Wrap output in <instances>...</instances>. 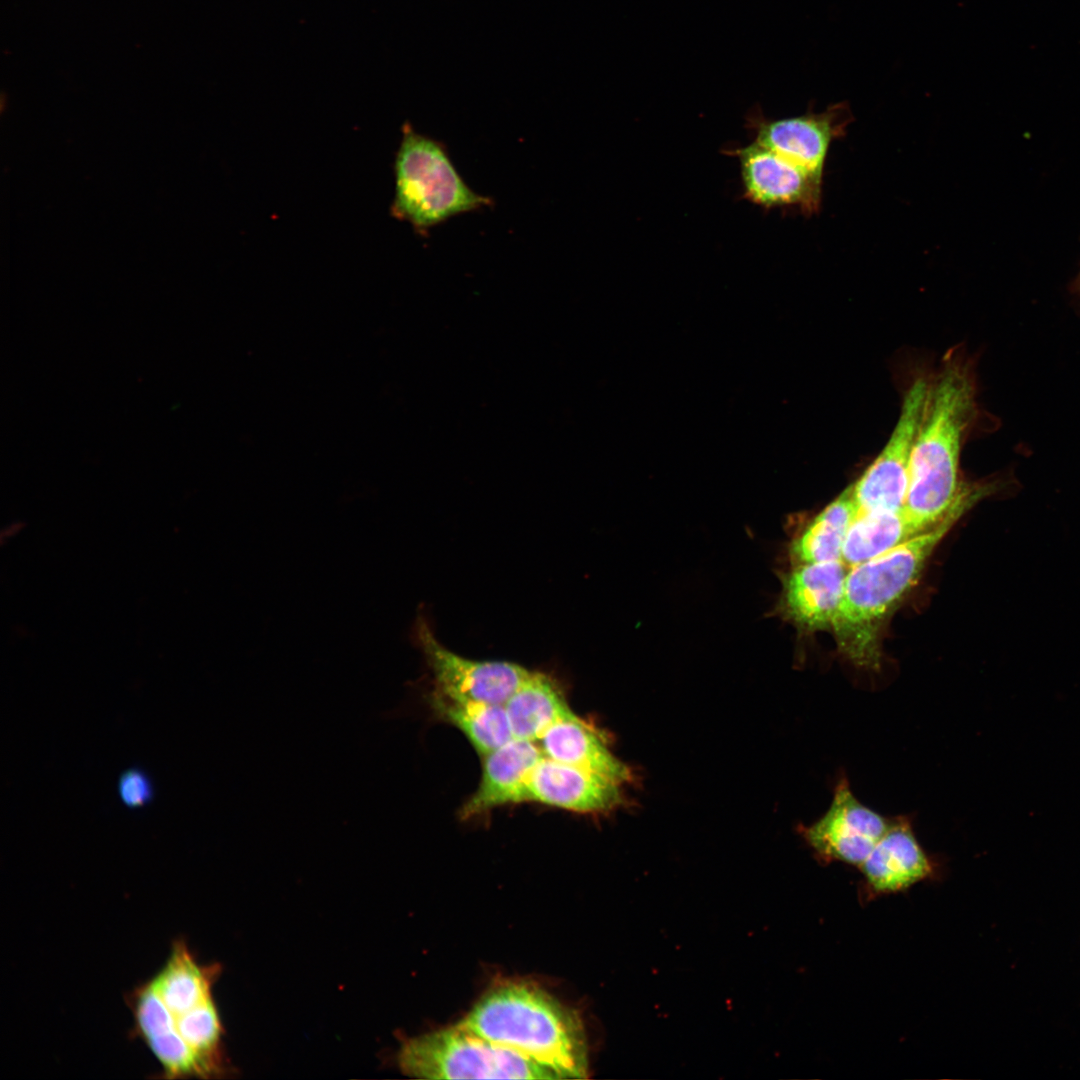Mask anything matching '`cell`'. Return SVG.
Listing matches in <instances>:
<instances>
[{"label":"cell","mask_w":1080,"mask_h":1080,"mask_svg":"<svg viewBox=\"0 0 1080 1080\" xmlns=\"http://www.w3.org/2000/svg\"><path fill=\"white\" fill-rule=\"evenodd\" d=\"M219 972L217 964H201L179 938L159 971L128 993L133 1033L158 1060L161 1077L225 1074L223 1027L212 992Z\"/></svg>","instance_id":"6da1fadb"},{"label":"cell","mask_w":1080,"mask_h":1080,"mask_svg":"<svg viewBox=\"0 0 1080 1080\" xmlns=\"http://www.w3.org/2000/svg\"><path fill=\"white\" fill-rule=\"evenodd\" d=\"M978 419L974 360L955 346L930 374L912 445L904 511L919 533L938 524L961 496L981 484L960 475L961 452Z\"/></svg>","instance_id":"7a4b0ae2"},{"label":"cell","mask_w":1080,"mask_h":1080,"mask_svg":"<svg viewBox=\"0 0 1080 1080\" xmlns=\"http://www.w3.org/2000/svg\"><path fill=\"white\" fill-rule=\"evenodd\" d=\"M979 486L961 496L945 517L891 550L848 569L831 629L839 652L854 666L878 670L887 616L917 582L928 559L958 520L984 497Z\"/></svg>","instance_id":"3957f363"},{"label":"cell","mask_w":1080,"mask_h":1080,"mask_svg":"<svg viewBox=\"0 0 1080 1080\" xmlns=\"http://www.w3.org/2000/svg\"><path fill=\"white\" fill-rule=\"evenodd\" d=\"M460 1023L524 1054L559 1079L588 1077L589 1048L580 1017L536 986L501 985L483 996Z\"/></svg>","instance_id":"277c9868"},{"label":"cell","mask_w":1080,"mask_h":1080,"mask_svg":"<svg viewBox=\"0 0 1080 1080\" xmlns=\"http://www.w3.org/2000/svg\"><path fill=\"white\" fill-rule=\"evenodd\" d=\"M394 175L391 214L422 236L454 216L493 205L490 197L465 183L442 142L418 133L408 122L402 126Z\"/></svg>","instance_id":"5b68a950"},{"label":"cell","mask_w":1080,"mask_h":1080,"mask_svg":"<svg viewBox=\"0 0 1080 1080\" xmlns=\"http://www.w3.org/2000/svg\"><path fill=\"white\" fill-rule=\"evenodd\" d=\"M398 1062L402 1072L422 1079H559L524 1054L460 1022L406 1041Z\"/></svg>","instance_id":"8992f818"},{"label":"cell","mask_w":1080,"mask_h":1080,"mask_svg":"<svg viewBox=\"0 0 1080 1080\" xmlns=\"http://www.w3.org/2000/svg\"><path fill=\"white\" fill-rule=\"evenodd\" d=\"M930 374L931 372H920L913 376L903 392L900 414L888 441L852 484L857 514L904 508L912 445L928 391Z\"/></svg>","instance_id":"52a82bcc"},{"label":"cell","mask_w":1080,"mask_h":1080,"mask_svg":"<svg viewBox=\"0 0 1080 1080\" xmlns=\"http://www.w3.org/2000/svg\"><path fill=\"white\" fill-rule=\"evenodd\" d=\"M890 819L863 804L847 777L841 775L826 812L801 832L821 862L859 867L885 833Z\"/></svg>","instance_id":"ba28073f"},{"label":"cell","mask_w":1080,"mask_h":1080,"mask_svg":"<svg viewBox=\"0 0 1080 1080\" xmlns=\"http://www.w3.org/2000/svg\"><path fill=\"white\" fill-rule=\"evenodd\" d=\"M853 121L850 105L838 102L821 112L767 119L759 107L749 112L748 127L754 141L785 157L823 180L826 157L832 142L845 134Z\"/></svg>","instance_id":"9c48e42d"},{"label":"cell","mask_w":1080,"mask_h":1080,"mask_svg":"<svg viewBox=\"0 0 1080 1080\" xmlns=\"http://www.w3.org/2000/svg\"><path fill=\"white\" fill-rule=\"evenodd\" d=\"M416 632L435 689L444 694L503 705L529 673L516 663L479 661L454 653L438 641L423 618Z\"/></svg>","instance_id":"30bf717a"},{"label":"cell","mask_w":1080,"mask_h":1080,"mask_svg":"<svg viewBox=\"0 0 1080 1080\" xmlns=\"http://www.w3.org/2000/svg\"><path fill=\"white\" fill-rule=\"evenodd\" d=\"M727 152L739 161L747 200L763 208L797 207L808 214L819 210L822 179L755 141Z\"/></svg>","instance_id":"8fae6325"},{"label":"cell","mask_w":1080,"mask_h":1080,"mask_svg":"<svg viewBox=\"0 0 1080 1080\" xmlns=\"http://www.w3.org/2000/svg\"><path fill=\"white\" fill-rule=\"evenodd\" d=\"M848 569L842 560L793 565L780 576L776 613L800 632L831 628Z\"/></svg>","instance_id":"7c38bea8"},{"label":"cell","mask_w":1080,"mask_h":1080,"mask_svg":"<svg viewBox=\"0 0 1080 1080\" xmlns=\"http://www.w3.org/2000/svg\"><path fill=\"white\" fill-rule=\"evenodd\" d=\"M859 869L864 895L869 899L904 891L936 873L935 862L919 843L906 815L890 819Z\"/></svg>","instance_id":"4fadbf2b"},{"label":"cell","mask_w":1080,"mask_h":1080,"mask_svg":"<svg viewBox=\"0 0 1080 1080\" xmlns=\"http://www.w3.org/2000/svg\"><path fill=\"white\" fill-rule=\"evenodd\" d=\"M528 801L578 813H603L623 802L620 785L543 755L528 782Z\"/></svg>","instance_id":"5bb4252c"},{"label":"cell","mask_w":1080,"mask_h":1080,"mask_svg":"<svg viewBox=\"0 0 1080 1080\" xmlns=\"http://www.w3.org/2000/svg\"><path fill=\"white\" fill-rule=\"evenodd\" d=\"M543 755L536 742L516 738L485 755L479 785L459 816L467 820L502 805L528 801L529 778Z\"/></svg>","instance_id":"9a60e30c"},{"label":"cell","mask_w":1080,"mask_h":1080,"mask_svg":"<svg viewBox=\"0 0 1080 1080\" xmlns=\"http://www.w3.org/2000/svg\"><path fill=\"white\" fill-rule=\"evenodd\" d=\"M538 743L544 756L592 772L620 786L633 778L630 767L618 759L602 736L578 716L552 725Z\"/></svg>","instance_id":"2e32d148"},{"label":"cell","mask_w":1080,"mask_h":1080,"mask_svg":"<svg viewBox=\"0 0 1080 1080\" xmlns=\"http://www.w3.org/2000/svg\"><path fill=\"white\" fill-rule=\"evenodd\" d=\"M514 738L538 742L555 723L577 717L550 675L529 671L504 703Z\"/></svg>","instance_id":"e0dca14e"},{"label":"cell","mask_w":1080,"mask_h":1080,"mask_svg":"<svg viewBox=\"0 0 1080 1080\" xmlns=\"http://www.w3.org/2000/svg\"><path fill=\"white\" fill-rule=\"evenodd\" d=\"M434 713L458 728L482 756L514 738L504 704H490L444 694L430 696Z\"/></svg>","instance_id":"ac0fdd59"},{"label":"cell","mask_w":1080,"mask_h":1080,"mask_svg":"<svg viewBox=\"0 0 1080 1080\" xmlns=\"http://www.w3.org/2000/svg\"><path fill=\"white\" fill-rule=\"evenodd\" d=\"M856 515L851 484L792 539L788 551L792 565L841 560Z\"/></svg>","instance_id":"d6986e66"},{"label":"cell","mask_w":1080,"mask_h":1080,"mask_svg":"<svg viewBox=\"0 0 1080 1080\" xmlns=\"http://www.w3.org/2000/svg\"><path fill=\"white\" fill-rule=\"evenodd\" d=\"M917 534L904 508L858 513L848 529L841 560L848 568L853 567Z\"/></svg>","instance_id":"ffe728a7"},{"label":"cell","mask_w":1080,"mask_h":1080,"mask_svg":"<svg viewBox=\"0 0 1080 1080\" xmlns=\"http://www.w3.org/2000/svg\"><path fill=\"white\" fill-rule=\"evenodd\" d=\"M118 794L127 807L139 808L152 801L154 786L150 776L143 769L133 767L120 775Z\"/></svg>","instance_id":"44dd1931"}]
</instances>
